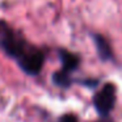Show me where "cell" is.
<instances>
[{
	"mask_svg": "<svg viewBox=\"0 0 122 122\" xmlns=\"http://www.w3.org/2000/svg\"><path fill=\"white\" fill-rule=\"evenodd\" d=\"M92 40L95 42L96 46V51H97V55L101 61L106 62V61H110L113 59V50H112V46L109 43V41L106 40L104 36L101 34H92Z\"/></svg>",
	"mask_w": 122,
	"mask_h": 122,
	"instance_id": "4",
	"label": "cell"
},
{
	"mask_svg": "<svg viewBox=\"0 0 122 122\" xmlns=\"http://www.w3.org/2000/svg\"><path fill=\"white\" fill-rule=\"evenodd\" d=\"M59 61L62 63L61 70L53 74V83L59 88L68 89L75 81L72 74L79 68L80 66V56L75 53H71L66 49H56Z\"/></svg>",
	"mask_w": 122,
	"mask_h": 122,
	"instance_id": "2",
	"label": "cell"
},
{
	"mask_svg": "<svg viewBox=\"0 0 122 122\" xmlns=\"http://www.w3.org/2000/svg\"><path fill=\"white\" fill-rule=\"evenodd\" d=\"M56 122H79V121H77V117L75 116V114L66 113V114H63V116L59 117Z\"/></svg>",
	"mask_w": 122,
	"mask_h": 122,
	"instance_id": "5",
	"label": "cell"
},
{
	"mask_svg": "<svg viewBox=\"0 0 122 122\" xmlns=\"http://www.w3.org/2000/svg\"><path fill=\"white\" fill-rule=\"evenodd\" d=\"M117 101V88L113 83H105L93 96L92 104L100 118L109 117Z\"/></svg>",
	"mask_w": 122,
	"mask_h": 122,
	"instance_id": "3",
	"label": "cell"
},
{
	"mask_svg": "<svg viewBox=\"0 0 122 122\" xmlns=\"http://www.w3.org/2000/svg\"><path fill=\"white\" fill-rule=\"evenodd\" d=\"M0 49L29 76L41 74L46 61L43 49L30 43L20 30L0 20Z\"/></svg>",
	"mask_w": 122,
	"mask_h": 122,
	"instance_id": "1",
	"label": "cell"
},
{
	"mask_svg": "<svg viewBox=\"0 0 122 122\" xmlns=\"http://www.w3.org/2000/svg\"><path fill=\"white\" fill-rule=\"evenodd\" d=\"M93 122H114V121L110 118V117H104V118H100V119H97V121H93Z\"/></svg>",
	"mask_w": 122,
	"mask_h": 122,
	"instance_id": "6",
	"label": "cell"
}]
</instances>
